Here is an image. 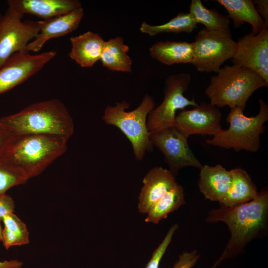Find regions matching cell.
<instances>
[{"mask_svg": "<svg viewBox=\"0 0 268 268\" xmlns=\"http://www.w3.org/2000/svg\"><path fill=\"white\" fill-rule=\"evenodd\" d=\"M268 217V190L265 188L249 202L232 207L220 206L210 210L208 223L223 222L230 233V239L211 268L223 261L241 253L245 247L266 229Z\"/></svg>", "mask_w": 268, "mask_h": 268, "instance_id": "cell-1", "label": "cell"}, {"mask_svg": "<svg viewBox=\"0 0 268 268\" xmlns=\"http://www.w3.org/2000/svg\"><path fill=\"white\" fill-rule=\"evenodd\" d=\"M0 123L13 136L42 134L68 141L74 131L72 117L57 98L29 105L17 113L0 118Z\"/></svg>", "mask_w": 268, "mask_h": 268, "instance_id": "cell-2", "label": "cell"}, {"mask_svg": "<svg viewBox=\"0 0 268 268\" xmlns=\"http://www.w3.org/2000/svg\"><path fill=\"white\" fill-rule=\"evenodd\" d=\"M67 142L48 135L16 136L1 158L29 179L40 174L63 155L67 150Z\"/></svg>", "mask_w": 268, "mask_h": 268, "instance_id": "cell-3", "label": "cell"}, {"mask_svg": "<svg viewBox=\"0 0 268 268\" xmlns=\"http://www.w3.org/2000/svg\"><path fill=\"white\" fill-rule=\"evenodd\" d=\"M267 83L259 74L235 65H225L211 76L205 91L210 103L218 108L228 106L244 110L252 94Z\"/></svg>", "mask_w": 268, "mask_h": 268, "instance_id": "cell-4", "label": "cell"}, {"mask_svg": "<svg viewBox=\"0 0 268 268\" xmlns=\"http://www.w3.org/2000/svg\"><path fill=\"white\" fill-rule=\"evenodd\" d=\"M129 106L124 100L116 103L115 106L108 105L102 119L106 124L117 127L124 134L131 143L135 158L141 161L146 153L153 149L147 119L155 108V102L153 97L146 94L136 108L127 111Z\"/></svg>", "mask_w": 268, "mask_h": 268, "instance_id": "cell-5", "label": "cell"}, {"mask_svg": "<svg viewBox=\"0 0 268 268\" xmlns=\"http://www.w3.org/2000/svg\"><path fill=\"white\" fill-rule=\"evenodd\" d=\"M259 111L254 116L244 115V110L238 107L230 109L226 120L229 124L227 129H221L206 142L209 145L238 152L258 151L260 136L265 130L264 123L268 120V105L259 99Z\"/></svg>", "mask_w": 268, "mask_h": 268, "instance_id": "cell-6", "label": "cell"}, {"mask_svg": "<svg viewBox=\"0 0 268 268\" xmlns=\"http://www.w3.org/2000/svg\"><path fill=\"white\" fill-rule=\"evenodd\" d=\"M193 43L191 64L200 72L217 73L226 60L232 59L237 48L231 33L205 28L198 31Z\"/></svg>", "mask_w": 268, "mask_h": 268, "instance_id": "cell-7", "label": "cell"}, {"mask_svg": "<svg viewBox=\"0 0 268 268\" xmlns=\"http://www.w3.org/2000/svg\"><path fill=\"white\" fill-rule=\"evenodd\" d=\"M190 81L191 76L188 73H178L167 77L162 102L152 109L147 117V127L149 132L175 126L177 110L198 105L194 99H188L184 95Z\"/></svg>", "mask_w": 268, "mask_h": 268, "instance_id": "cell-8", "label": "cell"}, {"mask_svg": "<svg viewBox=\"0 0 268 268\" xmlns=\"http://www.w3.org/2000/svg\"><path fill=\"white\" fill-rule=\"evenodd\" d=\"M23 16L9 7L0 14V68L13 54L26 50L40 30L39 20L23 21Z\"/></svg>", "mask_w": 268, "mask_h": 268, "instance_id": "cell-9", "label": "cell"}, {"mask_svg": "<svg viewBox=\"0 0 268 268\" xmlns=\"http://www.w3.org/2000/svg\"><path fill=\"white\" fill-rule=\"evenodd\" d=\"M188 138L176 126L150 132L151 144L163 153L169 170L175 176L182 168L200 169L202 166L190 148Z\"/></svg>", "mask_w": 268, "mask_h": 268, "instance_id": "cell-10", "label": "cell"}, {"mask_svg": "<svg viewBox=\"0 0 268 268\" xmlns=\"http://www.w3.org/2000/svg\"><path fill=\"white\" fill-rule=\"evenodd\" d=\"M56 54L54 50L35 54L25 50L13 54L0 68V95L38 73Z\"/></svg>", "mask_w": 268, "mask_h": 268, "instance_id": "cell-11", "label": "cell"}, {"mask_svg": "<svg viewBox=\"0 0 268 268\" xmlns=\"http://www.w3.org/2000/svg\"><path fill=\"white\" fill-rule=\"evenodd\" d=\"M236 43L233 64L254 71L268 83V29L246 34Z\"/></svg>", "mask_w": 268, "mask_h": 268, "instance_id": "cell-12", "label": "cell"}, {"mask_svg": "<svg viewBox=\"0 0 268 268\" xmlns=\"http://www.w3.org/2000/svg\"><path fill=\"white\" fill-rule=\"evenodd\" d=\"M222 114L210 103H201L176 116L175 126L187 137L190 135H214L221 129Z\"/></svg>", "mask_w": 268, "mask_h": 268, "instance_id": "cell-13", "label": "cell"}, {"mask_svg": "<svg viewBox=\"0 0 268 268\" xmlns=\"http://www.w3.org/2000/svg\"><path fill=\"white\" fill-rule=\"evenodd\" d=\"M84 15L82 7L68 13L39 20L40 28L36 37L26 47V50L37 53L49 40L67 35L79 26Z\"/></svg>", "mask_w": 268, "mask_h": 268, "instance_id": "cell-14", "label": "cell"}, {"mask_svg": "<svg viewBox=\"0 0 268 268\" xmlns=\"http://www.w3.org/2000/svg\"><path fill=\"white\" fill-rule=\"evenodd\" d=\"M143 183L137 208L139 212L147 214L152 205L177 183L175 176L169 169L157 166L147 173Z\"/></svg>", "mask_w": 268, "mask_h": 268, "instance_id": "cell-15", "label": "cell"}, {"mask_svg": "<svg viewBox=\"0 0 268 268\" xmlns=\"http://www.w3.org/2000/svg\"><path fill=\"white\" fill-rule=\"evenodd\" d=\"M8 7L24 15L46 20L70 12L82 7L78 0H8Z\"/></svg>", "mask_w": 268, "mask_h": 268, "instance_id": "cell-16", "label": "cell"}, {"mask_svg": "<svg viewBox=\"0 0 268 268\" xmlns=\"http://www.w3.org/2000/svg\"><path fill=\"white\" fill-rule=\"evenodd\" d=\"M198 185L206 199L220 202L227 194L231 182V170L222 165H202L200 169Z\"/></svg>", "mask_w": 268, "mask_h": 268, "instance_id": "cell-17", "label": "cell"}, {"mask_svg": "<svg viewBox=\"0 0 268 268\" xmlns=\"http://www.w3.org/2000/svg\"><path fill=\"white\" fill-rule=\"evenodd\" d=\"M71 59L83 67H90L100 60L105 41L98 34L90 31L70 38Z\"/></svg>", "mask_w": 268, "mask_h": 268, "instance_id": "cell-18", "label": "cell"}, {"mask_svg": "<svg viewBox=\"0 0 268 268\" xmlns=\"http://www.w3.org/2000/svg\"><path fill=\"white\" fill-rule=\"evenodd\" d=\"M231 182L229 189L219 202L220 206L232 207L252 200L258 192L248 173L240 167L231 169Z\"/></svg>", "mask_w": 268, "mask_h": 268, "instance_id": "cell-19", "label": "cell"}, {"mask_svg": "<svg viewBox=\"0 0 268 268\" xmlns=\"http://www.w3.org/2000/svg\"><path fill=\"white\" fill-rule=\"evenodd\" d=\"M150 56L167 65L192 63L194 57V43L186 41H158L149 48Z\"/></svg>", "mask_w": 268, "mask_h": 268, "instance_id": "cell-20", "label": "cell"}, {"mask_svg": "<svg viewBox=\"0 0 268 268\" xmlns=\"http://www.w3.org/2000/svg\"><path fill=\"white\" fill-rule=\"evenodd\" d=\"M223 6L236 27H239L244 22L252 26L251 32L257 34L266 28L262 18L257 12L253 1L251 0H216Z\"/></svg>", "mask_w": 268, "mask_h": 268, "instance_id": "cell-21", "label": "cell"}, {"mask_svg": "<svg viewBox=\"0 0 268 268\" xmlns=\"http://www.w3.org/2000/svg\"><path fill=\"white\" fill-rule=\"evenodd\" d=\"M129 50L122 37L111 38L105 42L100 60L108 70L131 72L133 61L127 54Z\"/></svg>", "mask_w": 268, "mask_h": 268, "instance_id": "cell-22", "label": "cell"}, {"mask_svg": "<svg viewBox=\"0 0 268 268\" xmlns=\"http://www.w3.org/2000/svg\"><path fill=\"white\" fill-rule=\"evenodd\" d=\"M183 187L177 183L150 208L147 213L145 221L158 224L166 218L168 214L179 209L185 204Z\"/></svg>", "mask_w": 268, "mask_h": 268, "instance_id": "cell-23", "label": "cell"}, {"mask_svg": "<svg viewBox=\"0 0 268 268\" xmlns=\"http://www.w3.org/2000/svg\"><path fill=\"white\" fill-rule=\"evenodd\" d=\"M189 13L197 24H203L206 29L231 33L228 17L216 9L207 8L200 0H191Z\"/></svg>", "mask_w": 268, "mask_h": 268, "instance_id": "cell-24", "label": "cell"}, {"mask_svg": "<svg viewBox=\"0 0 268 268\" xmlns=\"http://www.w3.org/2000/svg\"><path fill=\"white\" fill-rule=\"evenodd\" d=\"M197 27V23L189 13H180L166 23L152 25L143 22L139 30L151 36L163 33H191Z\"/></svg>", "mask_w": 268, "mask_h": 268, "instance_id": "cell-25", "label": "cell"}, {"mask_svg": "<svg viewBox=\"0 0 268 268\" xmlns=\"http://www.w3.org/2000/svg\"><path fill=\"white\" fill-rule=\"evenodd\" d=\"M29 179L17 169L0 158V195L11 188L26 183Z\"/></svg>", "mask_w": 268, "mask_h": 268, "instance_id": "cell-26", "label": "cell"}, {"mask_svg": "<svg viewBox=\"0 0 268 268\" xmlns=\"http://www.w3.org/2000/svg\"><path fill=\"white\" fill-rule=\"evenodd\" d=\"M178 228L174 224L170 228L164 239L152 253V256L145 268H159L160 261L170 244L175 232Z\"/></svg>", "mask_w": 268, "mask_h": 268, "instance_id": "cell-27", "label": "cell"}, {"mask_svg": "<svg viewBox=\"0 0 268 268\" xmlns=\"http://www.w3.org/2000/svg\"><path fill=\"white\" fill-rule=\"evenodd\" d=\"M2 222L4 224L3 228L20 236L28 243L29 242V233L26 224L14 213L4 216Z\"/></svg>", "mask_w": 268, "mask_h": 268, "instance_id": "cell-28", "label": "cell"}, {"mask_svg": "<svg viewBox=\"0 0 268 268\" xmlns=\"http://www.w3.org/2000/svg\"><path fill=\"white\" fill-rule=\"evenodd\" d=\"M200 255L196 250L184 251L180 254L172 268H192L199 259Z\"/></svg>", "mask_w": 268, "mask_h": 268, "instance_id": "cell-29", "label": "cell"}, {"mask_svg": "<svg viewBox=\"0 0 268 268\" xmlns=\"http://www.w3.org/2000/svg\"><path fill=\"white\" fill-rule=\"evenodd\" d=\"M15 202L6 193L0 195V221L7 215L14 213Z\"/></svg>", "mask_w": 268, "mask_h": 268, "instance_id": "cell-30", "label": "cell"}, {"mask_svg": "<svg viewBox=\"0 0 268 268\" xmlns=\"http://www.w3.org/2000/svg\"><path fill=\"white\" fill-rule=\"evenodd\" d=\"M14 136L0 123V158Z\"/></svg>", "mask_w": 268, "mask_h": 268, "instance_id": "cell-31", "label": "cell"}, {"mask_svg": "<svg viewBox=\"0 0 268 268\" xmlns=\"http://www.w3.org/2000/svg\"><path fill=\"white\" fill-rule=\"evenodd\" d=\"M253 1L255 8L259 14L265 22L266 26L268 28V0H255Z\"/></svg>", "mask_w": 268, "mask_h": 268, "instance_id": "cell-32", "label": "cell"}, {"mask_svg": "<svg viewBox=\"0 0 268 268\" xmlns=\"http://www.w3.org/2000/svg\"><path fill=\"white\" fill-rule=\"evenodd\" d=\"M23 262L17 260L0 261V268H21Z\"/></svg>", "mask_w": 268, "mask_h": 268, "instance_id": "cell-33", "label": "cell"}, {"mask_svg": "<svg viewBox=\"0 0 268 268\" xmlns=\"http://www.w3.org/2000/svg\"><path fill=\"white\" fill-rule=\"evenodd\" d=\"M0 222L1 221H0V241L2 242V240H3V236H2L3 228L1 227Z\"/></svg>", "mask_w": 268, "mask_h": 268, "instance_id": "cell-34", "label": "cell"}]
</instances>
